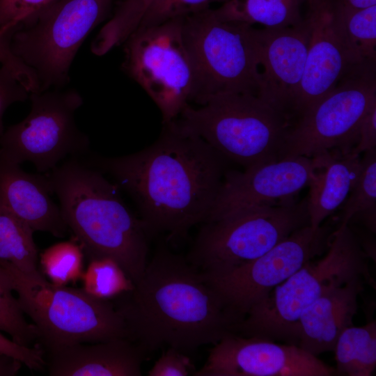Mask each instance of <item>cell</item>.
<instances>
[{"label":"cell","instance_id":"17","mask_svg":"<svg viewBox=\"0 0 376 376\" xmlns=\"http://www.w3.org/2000/svg\"><path fill=\"white\" fill-rule=\"evenodd\" d=\"M261 88L258 96L290 123L304 75L311 38L308 21L283 28L258 29Z\"/></svg>","mask_w":376,"mask_h":376},{"label":"cell","instance_id":"9","mask_svg":"<svg viewBox=\"0 0 376 376\" xmlns=\"http://www.w3.org/2000/svg\"><path fill=\"white\" fill-rule=\"evenodd\" d=\"M113 0H54L13 32L12 53L36 77L40 91L69 81L72 63Z\"/></svg>","mask_w":376,"mask_h":376},{"label":"cell","instance_id":"29","mask_svg":"<svg viewBox=\"0 0 376 376\" xmlns=\"http://www.w3.org/2000/svg\"><path fill=\"white\" fill-rule=\"evenodd\" d=\"M363 153L358 177L343 203L340 224H349L355 216L376 209V148Z\"/></svg>","mask_w":376,"mask_h":376},{"label":"cell","instance_id":"16","mask_svg":"<svg viewBox=\"0 0 376 376\" xmlns=\"http://www.w3.org/2000/svg\"><path fill=\"white\" fill-rule=\"evenodd\" d=\"M311 38L290 124L330 92L357 62L336 19L332 0H305Z\"/></svg>","mask_w":376,"mask_h":376},{"label":"cell","instance_id":"23","mask_svg":"<svg viewBox=\"0 0 376 376\" xmlns=\"http://www.w3.org/2000/svg\"><path fill=\"white\" fill-rule=\"evenodd\" d=\"M336 375L370 376L376 368V322L354 324L338 336L334 350Z\"/></svg>","mask_w":376,"mask_h":376},{"label":"cell","instance_id":"3","mask_svg":"<svg viewBox=\"0 0 376 376\" xmlns=\"http://www.w3.org/2000/svg\"><path fill=\"white\" fill-rule=\"evenodd\" d=\"M64 220L90 260L116 262L134 285L148 262L152 235L123 201L118 186L99 171L70 160L47 178Z\"/></svg>","mask_w":376,"mask_h":376},{"label":"cell","instance_id":"14","mask_svg":"<svg viewBox=\"0 0 376 376\" xmlns=\"http://www.w3.org/2000/svg\"><path fill=\"white\" fill-rule=\"evenodd\" d=\"M335 368L294 345L228 333L194 376H331Z\"/></svg>","mask_w":376,"mask_h":376},{"label":"cell","instance_id":"6","mask_svg":"<svg viewBox=\"0 0 376 376\" xmlns=\"http://www.w3.org/2000/svg\"><path fill=\"white\" fill-rule=\"evenodd\" d=\"M182 36L189 58L191 101L199 105L222 93H251L261 88L258 29L221 17L208 8L183 18Z\"/></svg>","mask_w":376,"mask_h":376},{"label":"cell","instance_id":"28","mask_svg":"<svg viewBox=\"0 0 376 376\" xmlns=\"http://www.w3.org/2000/svg\"><path fill=\"white\" fill-rule=\"evenodd\" d=\"M81 279L86 292L102 299L118 296L134 286L119 265L107 258L91 260Z\"/></svg>","mask_w":376,"mask_h":376},{"label":"cell","instance_id":"5","mask_svg":"<svg viewBox=\"0 0 376 376\" xmlns=\"http://www.w3.org/2000/svg\"><path fill=\"white\" fill-rule=\"evenodd\" d=\"M167 124L201 138L224 158L245 169L282 159L290 127L259 96L235 93L212 95L197 108L188 104Z\"/></svg>","mask_w":376,"mask_h":376},{"label":"cell","instance_id":"39","mask_svg":"<svg viewBox=\"0 0 376 376\" xmlns=\"http://www.w3.org/2000/svg\"><path fill=\"white\" fill-rule=\"evenodd\" d=\"M153 1H154V0H153ZM152 3H153V2H152Z\"/></svg>","mask_w":376,"mask_h":376},{"label":"cell","instance_id":"26","mask_svg":"<svg viewBox=\"0 0 376 376\" xmlns=\"http://www.w3.org/2000/svg\"><path fill=\"white\" fill-rule=\"evenodd\" d=\"M84 257L77 241H63L46 249L40 254V264L51 283L63 286L81 278Z\"/></svg>","mask_w":376,"mask_h":376},{"label":"cell","instance_id":"2","mask_svg":"<svg viewBox=\"0 0 376 376\" xmlns=\"http://www.w3.org/2000/svg\"><path fill=\"white\" fill-rule=\"evenodd\" d=\"M119 295L115 304L128 338L146 354L164 347L191 352L217 343L239 323L205 275L164 246L133 288Z\"/></svg>","mask_w":376,"mask_h":376},{"label":"cell","instance_id":"7","mask_svg":"<svg viewBox=\"0 0 376 376\" xmlns=\"http://www.w3.org/2000/svg\"><path fill=\"white\" fill-rule=\"evenodd\" d=\"M24 314L31 319L38 340L47 349L127 338L124 318L109 299L83 288L56 285L38 271L28 274L1 263Z\"/></svg>","mask_w":376,"mask_h":376},{"label":"cell","instance_id":"18","mask_svg":"<svg viewBox=\"0 0 376 376\" xmlns=\"http://www.w3.org/2000/svg\"><path fill=\"white\" fill-rule=\"evenodd\" d=\"M51 376H141L146 353L127 338L47 350Z\"/></svg>","mask_w":376,"mask_h":376},{"label":"cell","instance_id":"31","mask_svg":"<svg viewBox=\"0 0 376 376\" xmlns=\"http://www.w3.org/2000/svg\"><path fill=\"white\" fill-rule=\"evenodd\" d=\"M29 92L17 77L6 66L0 64V136L3 133V118L12 104L24 102Z\"/></svg>","mask_w":376,"mask_h":376},{"label":"cell","instance_id":"20","mask_svg":"<svg viewBox=\"0 0 376 376\" xmlns=\"http://www.w3.org/2000/svg\"><path fill=\"white\" fill-rule=\"evenodd\" d=\"M365 281L357 278L332 287L308 307L299 321L298 346L316 357L334 352L340 334L353 325Z\"/></svg>","mask_w":376,"mask_h":376},{"label":"cell","instance_id":"37","mask_svg":"<svg viewBox=\"0 0 376 376\" xmlns=\"http://www.w3.org/2000/svg\"><path fill=\"white\" fill-rule=\"evenodd\" d=\"M334 4L347 10H360L376 6V0H333Z\"/></svg>","mask_w":376,"mask_h":376},{"label":"cell","instance_id":"8","mask_svg":"<svg viewBox=\"0 0 376 376\" xmlns=\"http://www.w3.org/2000/svg\"><path fill=\"white\" fill-rule=\"evenodd\" d=\"M187 261L207 276L224 274L261 256L310 225L308 197L242 209L203 223Z\"/></svg>","mask_w":376,"mask_h":376},{"label":"cell","instance_id":"32","mask_svg":"<svg viewBox=\"0 0 376 376\" xmlns=\"http://www.w3.org/2000/svg\"><path fill=\"white\" fill-rule=\"evenodd\" d=\"M196 370L185 353L173 347H167L148 372V376H189Z\"/></svg>","mask_w":376,"mask_h":376},{"label":"cell","instance_id":"38","mask_svg":"<svg viewBox=\"0 0 376 376\" xmlns=\"http://www.w3.org/2000/svg\"><path fill=\"white\" fill-rule=\"evenodd\" d=\"M16 26H15V24H8V25H7V26H3V27H2V28H0V37H1L3 34H4L6 32H7L8 30L12 29H13V28H15Z\"/></svg>","mask_w":376,"mask_h":376},{"label":"cell","instance_id":"22","mask_svg":"<svg viewBox=\"0 0 376 376\" xmlns=\"http://www.w3.org/2000/svg\"><path fill=\"white\" fill-rule=\"evenodd\" d=\"M304 5L305 0H226L215 10L226 19L283 28L303 20Z\"/></svg>","mask_w":376,"mask_h":376},{"label":"cell","instance_id":"21","mask_svg":"<svg viewBox=\"0 0 376 376\" xmlns=\"http://www.w3.org/2000/svg\"><path fill=\"white\" fill-rule=\"evenodd\" d=\"M321 171L308 197L310 226L317 228L345 203L358 177L360 155L334 150L319 157Z\"/></svg>","mask_w":376,"mask_h":376},{"label":"cell","instance_id":"35","mask_svg":"<svg viewBox=\"0 0 376 376\" xmlns=\"http://www.w3.org/2000/svg\"><path fill=\"white\" fill-rule=\"evenodd\" d=\"M376 148V102L368 109L359 126L358 141L352 152L360 155Z\"/></svg>","mask_w":376,"mask_h":376},{"label":"cell","instance_id":"10","mask_svg":"<svg viewBox=\"0 0 376 376\" xmlns=\"http://www.w3.org/2000/svg\"><path fill=\"white\" fill-rule=\"evenodd\" d=\"M376 102V61L352 66L335 87L290 127L282 159L351 151L361 122Z\"/></svg>","mask_w":376,"mask_h":376},{"label":"cell","instance_id":"4","mask_svg":"<svg viewBox=\"0 0 376 376\" xmlns=\"http://www.w3.org/2000/svg\"><path fill=\"white\" fill-rule=\"evenodd\" d=\"M350 224L331 233L324 256L308 261L253 306L233 333L298 346L303 312L328 290L352 279H370L366 258Z\"/></svg>","mask_w":376,"mask_h":376},{"label":"cell","instance_id":"25","mask_svg":"<svg viewBox=\"0 0 376 376\" xmlns=\"http://www.w3.org/2000/svg\"><path fill=\"white\" fill-rule=\"evenodd\" d=\"M332 2L336 19L355 60L359 63L376 61V6L347 10Z\"/></svg>","mask_w":376,"mask_h":376},{"label":"cell","instance_id":"34","mask_svg":"<svg viewBox=\"0 0 376 376\" xmlns=\"http://www.w3.org/2000/svg\"><path fill=\"white\" fill-rule=\"evenodd\" d=\"M0 354L19 360L30 369L42 370L46 365L44 352L39 346L26 347L6 338L0 331Z\"/></svg>","mask_w":376,"mask_h":376},{"label":"cell","instance_id":"30","mask_svg":"<svg viewBox=\"0 0 376 376\" xmlns=\"http://www.w3.org/2000/svg\"><path fill=\"white\" fill-rule=\"evenodd\" d=\"M225 1L155 0L137 28L152 26L176 18L185 17L189 15L210 8V4L215 1L224 3Z\"/></svg>","mask_w":376,"mask_h":376},{"label":"cell","instance_id":"1","mask_svg":"<svg viewBox=\"0 0 376 376\" xmlns=\"http://www.w3.org/2000/svg\"><path fill=\"white\" fill-rule=\"evenodd\" d=\"M224 159L201 138L166 124L151 146L104 159L101 167L134 199L150 234L171 240L207 220L226 173Z\"/></svg>","mask_w":376,"mask_h":376},{"label":"cell","instance_id":"13","mask_svg":"<svg viewBox=\"0 0 376 376\" xmlns=\"http://www.w3.org/2000/svg\"><path fill=\"white\" fill-rule=\"evenodd\" d=\"M331 228L310 225L294 231L267 252L221 275H205L239 320L273 288L327 250ZM237 325V324H236Z\"/></svg>","mask_w":376,"mask_h":376},{"label":"cell","instance_id":"24","mask_svg":"<svg viewBox=\"0 0 376 376\" xmlns=\"http://www.w3.org/2000/svg\"><path fill=\"white\" fill-rule=\"evenodd\" d=\"M33 229L0 205V262L28 274L38 272V250Z\"/></svg>","mask_w":376,"mask_h":376},{"label":"cell","instance_id":"15","mask_svg":"<svg viewBox=\"0 0 376 376\" xmlns=\"http://www.w3.org/2000/svg\"><path fill=\"white\" fill-rule=\"evenodd\" d=\"M320 169L318 157L297 156L255 165L244 171H226L205 222L242 209L294 198L304 187L318 180Z\"/></svg>","mask_w":376,"mask_h":376},{"label":"cell","instance_id":"19","mask_svg":"<svg viewBox=\"0 0 376 376\" xmlns=\"http://www.w3.org/2000/svg\"><path fill=\"white\" fill-rule=\"evenodd\" d=\"M52 193L47 178L26 173L19 164L0 157V205L33 231L63 237L68 228Z\"/></svg>","mask_w":376,"mask_h":376},{"label":"cell","instance_id":"33","mask_svg":"<svg viewBox=\"0 0 376 376\" xmlns=\"http://www.w3.org/2000/svg\"><path fill=\"white\" fill-rule=\"evenodd\" d=\"M54 0H0V28L19 25Z\"/></svg>","mask_w":376,"mask_h":376},{"label":"cell","instance_id":"36","mask_svg":"<svg viewBox=\"0 0 376 376\" xmlns=\"http://www.w3.org/2000/svg\"><path fill=\"white\" fill-rule=\"evenodd\" d=\"M22 363L10 356L0 354V376H13L19 370Z\"/></svg>","mask_w":376,"mask_h":376},{"label":"cell","instance_id":"27","mask_svg":"<svg viewBox=\"0 0 376 376\" xmlns=\"http://www.w3.org/2000/svg\"><path fill=\"white\" fill-rule=\"evenodd\" d=\"M0 331L8 334L19 345L31 347L38 340L33 324L25 318L4 269L0 265Z\"/></svg>","mask_w":376,"mask_h":376},{"label":"cell","instance_id":"12","mask_svg":"<svg viewBox=\"0 0 376 376\" xmlns=\"http://www.w3.org/2000/svg\"><path fill=\"white\" fill-rule=\"evenodd\" d=\"M29 97L27 116L0 136V157L17 164L29 162L38 171H51L88 145L75 118L83 99L74 89L40 91Z\"/></svg>","mask_w":376,"mask_h":376},{"label":"cell","instance_id":"11","mask_svg":"<svg viewBox=\"0 0 376 376\" xmlns=\"http://www.w3.org/2000/svg\"><path fill=\"white\" fill-rule=\"evenodd\" d=\"M183 18L139 27L125 40L123 67L160 110L163 124L191 101L193 76L182 36Z\"/></svg>","mask_w":376,"mask_h":376}]
</instances>
